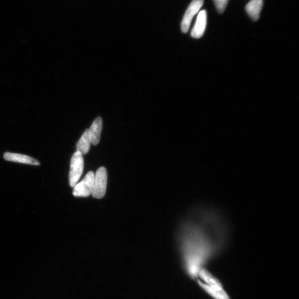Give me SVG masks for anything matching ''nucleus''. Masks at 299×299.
<instances>
[{
  "instance_id": "f257e3e1",
  "label": "nucleus",
  "mask_w": 299,
  "mask_h": 299,
  "mask_svg": "<svg viewBox=\"0 0 299 299\" xmlns=\"http://www.w3.org/2000/svg\"><path fill=\"white\" fill-rule=\"evenodd\" d=\"M230 228L218 210L199 205L181 234L180 250L185 271L196 281L199 272L227 246Z\"/></svg>"
},
{
  "instance_id": "f03ea898",
  "label": "nucleus",
  "mask_w": 299,
  "mask_h": 299,
  "mask_svg": "<svg viewBox=\"0 0 299 299\" xmlns=\"http://www.w3.org/2000/svg\"><path fill=\"white\" fill-rule=\"evenodd\" d=\"M199 286L214 299H231L219 279L206 268L200 271L196 279Z\"/></svg>"
},
{
  "instance_id": "7ed1b4c3",
  "label": "nucleus",
  "mask_w": 299,
  "mask_h": 299,
  "mask_svg": "<svg viewBox=\"0 0 299 299\" xmlns=\"http://www.w3.org/2000/svg\"><path fill=\"white\" fill-rule=\"evenodd\" d=\"M107 184V172L105 168L100 167L95 174L94 186L92 195L93 198L101 199L105 195Z\"/></svg>"
},
{
  "instance_id": "20e7f679",
  "label": "nucleus",
  "mask_w": 299,
  "mask_h": 299,
  "mask_svg": "<svg viewBox=\"0 0 299 299\" xmlns=\"http://www.w3.org/2000/svg\"><path fill=\"white\" fill-rule=\"evenodd\" d=\"M83 167H84V160L83 155L80 152L76 151L73 155L70 163L69 180L72 188L74 187L80 180L83 173Z\"/></svg>"
},
{
  "instance_id": "39448f33",
  "label": "nucleus",
  "mask_w": 299,
  "mask_h": 299,
  "mask_svg": "<svg viewBox=\"0 0 299 299\" xmlns=\"http://www.w3.org/2000/svg\"><path fill=\"white\" fill-rule=\"evenodd\" d=\"M95 173L89 171L80 183H77L73 191L76 197H88L92 195L94 186Z\"/></svg>"
},
{
  "instance_id": "423d86ee",
  "label": "nucleus",
  "mask_w": 299,
  "mask_h": 299,
  "mask_svg": "<svg viewBox=\"0 0 299 299\" xmlns=\"http://www.w3.org/2000/svg\"><path fill=\"white\" fill-rule=\"evenodd\" d=\"M203 3L204 0H193L191 2L181 22V28L183 33H186L189 31L193 17L201 8Z\"/></svg>"
},
{
  "instance_id": "0eeeda50",
  "label": "nucleus",
  "mask_w": 299,
  "mask_h": 299,
  "mask_svg": "<svg viewBox=\"0 0 299 299\" xmlns=\"http://www.w3.org/2000/svg\"><path fill=\"white\" fill-rule=\"evenodd\" d=\"M207 14L205 10L200 11L198 14L195 26L191 31V35L194 38H199L204 35L207 26Z\"/></svg>"
},
{
  "instance_id": "6e6552de",
  "label": "nucleus",
  "mask_w": 299,
  "mask_h": 299,
  "mask_svg": "<svg viewBox=\"0 0 299 299\" xmlns=\"http://www.w3.org/2000/svg\"><path fill=\"white\" fill-rule=\"evenodd\" d=\"M102 129V120L101 117H98L93 122L90 129H88L91 144L97 145L99 144Z\"/></svg>"
},
{
  "instance_id": "1a4fd4ad",
  "label": "nucleus",
  "mask_w": 299,
  "mask_h": 299,
  "mask_svg": "<svg viewBox=\"0 0 299 299\" xmlns=\"http://www.w3.org/2000/svg\"><path fill=\"white\" fill-rule=\"evenodd\" d=\"M4 159L7 161L15 162L22 164L40 165V162L37 160L31 158V157L16 153H6L4 154Z\"/></svg>"
},
{
  "instance_id": "9d476101",
  "label": "nucleus",
  "mask_w": 299,
  "mask_h": 299,
  "mask_svg": "<svg viewBox=\"0 0 299 299\" xmlns=\"http://www.w3.org/2000/svg\"><path fill=\"white\" fill-rule=\"evenodd\" d=\"M263 4V0H252L246 6V11L253 21H257L259 18Z\"/></svg>"
},
{
  "instance_id": "9b49d317",
  "label": "nucleus",
  "mask_w": 299,
  "mask_h": 299,
  "mask_svg": "<svg viewBox=\"0 0 299 299\" xmlns=\"http://www.w3.org/2000/svg\"><path fill=\"white\" fill-rule=\"evenodd\" d=\"M91 142L88 129L86 130L81 137L77 144V151L83 155L87 154L90 150Z\"/></svg>"
},
{
  "instance_id": "f8f14e48",
  "label": "nucleus",
  "mask_w": 299,
  "mask_h": 299,
  "mask_svg": "<svg viewBox=\"0 0 299 299\" xmlns=\"http://www.w3.org/2000/svg\"><path fill=\"white\" fill-rule=\"evenodd\" d=\"M229 0H214L217 11L219 13H222L226 8Z\"/></svg>"
}]
</instances>
